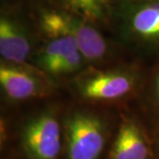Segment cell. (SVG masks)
<instances>
[{
    "label": "cell",
    "instance_id": "7c38bea8",
    "mask_svg": "<svg viewBox=\"0 0 159 159\" xmlns=\"http://www.w3.org/2000/svg\"><path fill=\"white\" fill-rule=\"evenodd\" d=\"M151 102L153 104L154 111L159 119V66L156 72L152 82L151 89Z\"/></svg>",
    "mask_w": 159,
    "mask_h": 159
},
{
    "label": "cell",
    "instance_id": "8fae6325",
    "mask_svg": "<svg viewBox=\"0 0 159 159\" xmlns=\"http://www.w3.org/2000/svg\"><path fill=\"white\" fill-rule=\"evenodd\" d=\"M83 58L84 57L79 51H74L66 59H64V61L58 66L56 74H69L78 70L81 66Z\"/></svg>",
    "mask_w": 159,
    "mask_h": 159
},
{
    "label": "cell",
    "instance_id": "8992f818",
    "mask_svg": "<svg viewBox=\"0 0 159 159\" xmlns=\"http://www.w3.org/2000/svg\"><path fill=\"white\" fill-rule=\"evenodd\" d=\"M152 150L143 133L128 121L120 126L111 153V159H150Z\"/></svg>",
    "mask_w": 159,
    "mask_h": 159
},
{
    "label": "cell",
    "instance_id": "9c48e42d",
    "mask_svg": "<svg viewBox=\"0 0 159 159\" xmlns=\"http://www.w3.org/2000/svg\"><path fill=\"white\" fill-rule=\"evenodd\" d=\"M77 51H79L78 45L71 37L61 36L51 38L49 43L40 52L37 63L47 72L56 74L58 66L64 59Z\"/></svg>",
    "mask_w": 159,
    "mask_h": 159
},
{
    "label": "cell",
    "instance_id": "52a82bcc",
    "mask_svg": "<svg viewBox=\"0 0 159 159\" xmlns=\"http://www.w3.org/2000/svg\"><path fill=\"white\" fill-rule=\"evenodd\" d=\"M30 43L25 30L18 22L2 16L0 20V54L6 60L15 64L26 61Z\"/></svg>",
    "mask_w": 159,
    "mask_h": 159
},
{
    "label": "cell",
    "instance_id": "5b68a950",
    "mask_svg": "<svg viewBox=\"0 0 159 159\" xmlns=\"http://www.w3.org/2000/svg\"><path fill=\"white\" fill-rule=\"evenodd\" d=\"M127 31L136 39L159 43V0H140L128 6L125 12Z\"/></svg>",
    "mask_w": 159,
    "mask_h": 159
},
{
    "label": "cell",
    "instance_id": "6da1fadb",
    "mask_svg": "<svg viewBox=\"0 0 159 159\" xmlns=\"http://www.w3.org/2000/svg\"><path fill=\"white\" fill-rule=\"evenodd\" d=\"M41 27L51 38L67 36L76 42L84 58L95 61L106 53V42L89 21L72 12L44 11L40 20Z\"/></svg>",
    "mask_w": 159,
    "mask_h": 159
},
{
    "label": "cell",
    "instance_id": "ba28073f",
    "mask_svg": "<svg viewBox=\"0 0 159 159\" xmlns=\"http://www.w3.org/2000/svg\"><path fill=\"white\" fill-rule=\"evenodd\" d=\"M0 83L5 93L13 100L37 97L43 90L39 80L31 73L4 64L0 66Z\"/></svg>",
    "mask_w": 159,
    "mask_h": 159
},
{
    "label": "cell",
    "instance_id": "277c9868",
    "mask_svg": "<svg viewBox=\"0 0 159 159\" xmlns=\"http://www.w3.org/2000/svg\"><path fill=\"white\" fill-rule=\"evenodd\" d=\"M134 86V80L124 72H102L82 80L79 84L80 94L91 100H116L125 97Z\"/></svg>",
    "mask_w": 159,
    "mask_h": 159
},
{
    "label": "cell",
    "instance_id": "3957f363",
    "mask_svg": "<svg viewBox=\"0 0 159 159\" xmlns=\"http://www.w3.org/2000/svg\"><path fill=\"white\" fill-rule=\"evenodd\" d=\"M23 145L31 159H57L61 140L56 118L43 114L31 120L23 133Z\"/></svg>",
    "mask_w": 159,
    "mask_h": 159
},
{
    "label": "cell",
    "instance_id": "7a4b0ae2",
    "mask_svg": "<svg viewBox=\"0 0 159 159\" xmlns=\"http://www.w3.org/2000/svg\"><path fill=\"white\" fill-rule=\"evenodd\" d=\"M68 159H97L105 144L101 120L89 114L75 113L66 122Z\"/></svg>",
    "mask_w": 159,
    "mask_h": 159
},
{
    "label": "cell",
    "instance_id": "30bf717a",
    "mask_svg": "<svg viewBox=\"0 0 159 159\" xmlns=\"http://www.w3.org/2000/svg\"><path fill=\"white\" fill-rule=\"evenodd\" d=\"M70 12L89 22L104 20L108 15L110 0H61Z\"/></svg>",
    "mask_w": 159,
    "mask_h": 159
},
{
    "label": "cell",
    "instance_id": "4fadbf2b",
    "mask_svg": "<svg viewBox=\"0 0 159 159\" xmlns=\"http://www.w3.org/2000/svg\"><path fill=\"white\" fill-rule=\"evenodd\" d=\"M157 155L159 157V136L157 138Z\"/></svg>",
    "mask_w": 159,
    "mask_h": 159
}]
</instances>
